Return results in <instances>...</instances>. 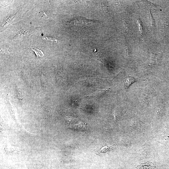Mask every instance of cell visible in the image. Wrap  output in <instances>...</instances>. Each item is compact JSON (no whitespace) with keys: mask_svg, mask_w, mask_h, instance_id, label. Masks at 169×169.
<instances>
[{"mask_svg":"<svg viewBox=\"0 0 169 169\" xmlns=\"http://www.w3.org/2000/svg\"><path fill=\"white\" fill-rule=\"evenodd\" d=\"M65 120V125L69 129L82 131L87 127L86 124L72 117H66Z\"/></svg>","mask_w":169,"mask_h":169,"instance_id":"cell-1","label":"cell"},{"mask_svg":"<svg viewBox=\"0 0 169 169\" xmlns=\"http://www.w3.org/2000/svg\"><path fill=\"white\" fill-rule=\"evenodd\" d=\"M98 22L95 20L88 19L83 17H79L76 18L71 21L70 22V23L72 25L79 26V27H82L85 26H90Z\"/></svg>","mask_w":169,"mask_h":169,"instance_id":"cell-2","label":"cell"},{"mask_svg":"<svg viewBox=\"0 0 169 169\" xmlns=\"http://www.w3.org/2000/svg\"><path fill=\"white\" fill-rule=\"evenodd\" d=\"M115 145H113L111 146H104L100 148H98L93 150L94 153L96 155L103 153H105L108 154V153L113 150L117 149L115 147Z\"/></svg>","mask_w":169,"mask_h":169,"instance_id":"cell-3","label":"cell"},{"mask_svg":"<svg viewBox=\"0 0 169 169\" xmlns=\"http://www.w3.org/2000/svg\"><path fill=\"white\" fill-rule=\"evenodd\" d=\"M156 166L152 162L147 161L145 163H141L140 165H138L136 168L137 169H154Z\"/></svg>","mask_w":169,"mask_h":169,"instance_id":"cell-4","label":"cell"},{"mask_svg":"<svg viewBox=\"0 0 169 169\" xmlns=\"http://www.w3.org/2000/svg\"><path fill=\"white\" fill-rule=\"evenodd\" d=\"M136 81L135 79L133 77H129L125 79L124 87L125 89H127L130 86Z\"/></svg>","mask_w":169,"mask_h":169,"instance_id":"cell-5","label":"cell"},{"mask_svg":"<svg viewBox=\"0 0 169 169\" xmlns=\"http://www.w3.org/2000/svg\"><path fill=\"white\" fill-rule=\"evenodd\" d=\"M32 50L34 51L37 57H42L44 55L43 51L37 48H32Z\"/></svg>","mask_w":169,"mask_h":169,"instance_id":"cell-6","label":"cell"},{"mask_svg":"<svg viewBox=\"0 0 169 169\" xmlns=\"http://www.w3.org/2000/svg\"><path fill=\"white\" fill-rule=\"evenodd\" d=\"M39 13H41L42 17L44 18H49V17L50 14L47 11L44 10L40 11Z\"/></svg>","mask_w":169,"mask_h":169,"instance_id":"cell-7","label":"cell"},{"mask_svg":"<svg viewBox=\"0 0 169 169\" xmlns=\"http://www.w3.org/2000/svg\"><path fill=\"white\" fill-rule=\"evenodd\" d=\"M27 34V32L24 30H23L18 32L17 35H24Z\"/></svg>","mask_w":169,"mask_h":169,"instance_id":"cell-8","label":"cell"},{"mask_svg":"<svg viewBox=\"0 0 169 169\" xmlns=\"http://www.w3.org/2000/svg\"><path fill=\"white\" fill-rule=\"evenodd\" d=\"M45 38H46V39L47 38V39H48L49 40H50L52 41H55L56 42H57V39L54 38L53 37H45Z\"/></svg>","mask_w":169,"mask_h":169,"instance_id":"cell-9","label":"cell"},{"mask_svg":"<svg viewBox=\"0 0 169 169\" xmlns=\"http://www.w3.org/2000/svg\"><path fill=\"white\" fill-rule=\"evenodd\" d=\"M138 22H139V27H140V32H141H141H142V27H141V23H140V21H138Z\"/></svg>","mask_w":169,"mask_h":169,"instance_id":"cell-10","label":"cell"}]
</instances>
